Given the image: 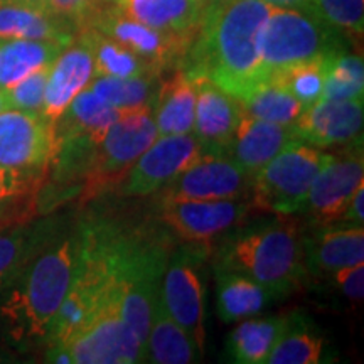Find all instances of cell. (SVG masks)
Masks as SVG:
<instances>
[{
    "label": "cell",
    "instance_id": "30bf717a",
    "mask_svg": "<svg viewBox=\"0 0 364 364\" xmlns=\"http://www.w3.org/2000/svg\"><path fill=\"white\" fill-rule=\"evenodd\" d=\"M248 203L236 199L201 201L159 196L156 216L162 226L184 243L208 245L245 220Z\"/></svg>",
    "mask_w": 364,
    "mask_h": 364
},
{
    "label": "cell",
    "instance_id": "52a82bcc",
    "mask_svg": "<svg viewBox=\"0 0 364 364\" xmlns=\"http://www.w3.org/2000/svg\"><path fill=\"white\" fill-rule=\"evenodd\" d=\"M208 245L186 243L169 255L164 270L159 300L169 316L191 336L199 351L206 344V280L204 262Z\"/></svg>",
    "mask_w": 364,
    "mask_h": 364
},
{
    "label": "cell",
    "instance_id": "277c9868",
    "mask_svg": "<svg viewBox=\"0 0 364 364\" xmlns=\"http://www.w3.org/2000/svg\"><path fill=\"white\" fill-rule=\"evenodd\" d=\"M339 51H346L343 31L327 24L316 12L272 7L260 34L267 76Z\"/></svg>",
    "mask_w": 364,
    "mask_h": 364
},
{
    "label": "cell",
    "instance_id": "d590c367",
    "mask_svg": "<svg viewBox=\"0 0 364 364\" xmlns=\"http://www.w3.org/2000/svg\"><path fill=\"white\" fill-rule=\"evenodd\" d=\"M43 179V174L0 166V220L21 201L34 194Z\"/></svg>",
    "mask_w": 364,
    "mask_h": 364
},
{
    "label": "cell",
    "instance_id": "d6986e66",
    "mask_svg": "<svg viewBox=\"0 0 364 364\" xmlns=\"http://www.w3.org/2000/svg\"><path fill=\"white\" fill-rule=\"evenodd\" d=\"M292 140V127L272 124L241 112L226 156L253 177Z\"/></svg>",
    "mask_w": 364,
    "mask_h": 364
},
{
    "label": "cell",
    "instance_id": "f6af8a7d",
    "mask_svg": "<svg viewBox=\"0 0 364 364\" xmlns=\"http://www.w3.org/2000/svg\"><path fill=\"white\" fill-rule=\"evenodd\" d=\"M230 2V0H204L206 7H216V6H223V4Z\"/></svg>",
    "mask_w": 364,
    "mask_h": 364
},
{
    "label": "cell",
    "instance_id": "ac0fdd59",
    "mask_svg": "<svg viewBox=\"0 0 364 364\" xmlns=\"http://www.w3.org/2000/svg\"><path fill=\"white\" fill-rule=\"evenodd\" d=\"M93 78V51L88 39L78 33L75 41L59 53L51 65L41 117L53 127L56 125L68 105L75 100L76 95L88 88Z\"/></svg>",
    "mask_w": 364,
    "mask_h": 364
},
{
    "label": "cell",
    "instance_id": "60d3db41",
    "mask_svg": "<svg viewBox=\"0 0 364 364\" xmlns=\"http://www.w3.org/2000/svg\"><path fill=\"white\" fill-rule=\"evenodd\" d=\"M268 6L280 9H299V11L316 12L314 9V0H263Z\"/></svg>",
    "mask_w": 364,
    "mask_h": 364
},
{
    "label": "cell",
    "instance_id": "3957f363",
    "mask_svg": "<svg viewBox=\"0 0 364 364\" xmlns=\"http://www.w3.org/2000/svg\"><path fill=\"white\" fill-rule=\"evenodd\" d=\"M215 268L235 272L285 297L307 275L304 231L297 220L273 215L226 231L216 252Z\"/></svg>",
    "mask_w": 364,
    "mask_h": 364
},
{
    "label": "cell",
    "instance_id": "83f0119b",
    "mask_svg": "<svg viewBox=\"0 0 364 364\" xmlns=\"http://www.w3.org/2000/svg\"><path fill=\"white\" fill-rule=\"evenodd\" d=\"M88 39L93 51L95 76H112V78H135V76L161 75L156 68L136 56L118 41L108 38L97 29L85 27L80 31Z\"/></svg>",
    "mask_w": 364,
    "mask_h": 364
},
{
    "label": "cell",
    "instance_id": "d6a6232c",
    "mask_svg": "<svg viewBox=\"0 0 364 364\" xmlns=\"http://www.w3.org/2000/svg\"><path fill=\"white\" fill-rule=\"evenodd\" d=\"M364 95V63L358 54L339 51L326 58L322 100H358Z\"/></svg>",
    "mask_w": 364,
    "mask_h": 364
},
{
    "label": "cell",
    "instance_id": "603a6c76",
    "mask_svg": "<svg viewBox=\"0 0 364 364\" xmlns=\"http://www.w3.org/2000/svg\"><path fill=\"white\" fill-rule=\"evenodd\" d=\"M216 312L223 322H240L258 316L277 297L267 287L240 273L215 268Z\"/></svg>",
    "mask_w": 364,
    "mask_h": 364
},
{
    "label": "cell",
    "instance_id": "ba28073f",
    "mask_svg": "<svg viewBox=\"0 0 364 364\" xmlns=\"http://www.w3.org/2000/svg\"><path fill=\"white\" fill-rule=\"evenodd\" d=\"M159 136L152 105L125 113L110 127L98 145L93 169L86 177V194L95 196L113 182H120L134 162Z\"/></svg>",
    "mask_w": 364,
    "mask_h": 364
},
{
    "label": "cell",
    "instance_id": "6da1fadb",
    "mask_svg": "<svg viewBox=\"0 0 364 364\" xmlns=\"http://www.w3.org/2000/svg\"><path fill=\"white\" fill-rule=\"evenodd\" d=\"M272 6L263 0H230L206 7L198 34L181 66L204 75L236 100L268 80L260 34Z\"/></svg>",
    "mask_w": 364,
    "mask_h": 364
},
{
    "label": "cell",
    "instance_id": "7bdbcfd3",
    "mask_svg": "<svg viewBox=\"0 0 364 364\" xmlns=\"http://www.w3.org/2000/svg\"><path fill=\"white\" fill-rule=\"evenodd\" d=\"M12 2L26 4V6H33V7L44 9V11H48V0H12Z\"/></svg>",
    "mask_w": 364,
    "mask_h": 364
},
{
    "label": "cell",
    "instance_id": "9a60e30c",
    "mask_svg": "<svg viewBox=\"0 0 364 364\" xmlns=\"http://www.w3.org/2000/svg\"><path fill=\"white\" fill-rule=\"evenodd\" d=\"M363 98L321 100L304 108L292 125L294 136L317 149L363 140Z\"/></svg>",
    "mask_w": 364,
    "mask_h": 364
},
{
    "label": "cell",
    "instance_id": "f1b7e54d",
    "mask_svg": "<svg viewBox=\"0 0 364 364\" xmlns=\"http://www.w3.org/2000/svg\"><path fill=\"white\" fill-rule=\"evenodd\" d=\"M51 238L48 223L19 225L0 231V290L11 284L21 268Z\"/></svg>",
    "mask_w": 364,
    "mask_h": 364
},
{
    "label": "cell",
    "instance_id": "e575fe53",
    "mask_svg": "<svg viewBox=\"0 0 364 364\" xmlns=\"http://www.w3.org/2000/svg\"><path fill=\"white\" fill-rule=\"evenodd\" d=\"M321 19L343 33L361 36L364 31V0H314Z\"/></svg>",
    "mask_w": 364,
    "mask_h": 364
},
{
    "label": "cell",
    "instance_id": "1f68e13d",
    "mask_svg": "<svg viewBox=\"0 0 364 364\" xmlns=\"http://www.w3.org/2000/svg\"><path fill=\"white\" fill-rule=\"evenodd\" d=\"M324 343L316 332L304 327L299 317H290L284 334L268 354L270 364H317L322 361Z\"/></svg>",
    "mask_w": 364,
    "mask_h": 364
},
{
    "label": "cell",
    "instance_id": "d4e9b609",
    "mask_svg": "<svg viewBox=\"0 0 364 364\" xmlns=\"http://www.w3.org/2000/svg\"><path fill=\"white\" fill-rule=\"evenodd\" d=\"M68 44L43 39L0 41V90H9L31 73L53 65Z\"/></svg>",
    "mask_w": 364,
    "mask_h": 364
},
{
    "label": "cell",
    "instance_id": "7a4b0ae2",
    "mask_svg": "<svg viewBox=\"0 0 364 364\" xmlns=\"http://www.w3.org/2000/svg\"><path fill=\"white\" fill-rule=\"evenodd\" d=\"M80 231L53 236L0 290V336L17 348L44 344L54 314L75 279Z\"/></svg>",
    "mask_w": 364,
    "mask_h": 364
},
{
    "label": "cell",
    "instance_id": "8992f818",
    "mask_svg": "<svg viewBox=\"0 0 364 364\" xmlns=\"http://www.w3.org/2000/svg\"><path fill=\"white\" fill-rule=\"evenodd\" d=\"M75 364H134L147 361L140 343L122 314L120 295L110 275L93 318L66 344Z\"/></svg>",
    "mask_w": 364,
    "mask_h": 364
},
{
    "label": "cell",
    "instance_id": "484cf974",
    "mask_svg": "<svg viewBox=\"0 0 364 364\" xmlns=\"http://www.w3.org/2000/svg\"><path fill=\"white\" fill-rule=\"evenodd\" d=\"M203 358L191 336L164 309L161 300L152 314L147 336V361L157 364H189Z\"/></svg>",
    "mask_w": 364,
    "mask_h": 364
},
{
    "label": "cell",
    "instance_id": "4fadbf2b",
    "mask_svg": "<svg viewBox=\"0 0 364 364\" xmlns=\"http://www.w3.org/2000/svg\"><path fill=\"white\" fill-rule=\"evenodd\" d=\"M201 156V144L193 132L157 136L120 181L122 196L144 198L156 194Z\"/></svg>",
    "mask_w": 364,
    "mask_h": 364
},
{
    "label": "cell",
    "instance_id": "b9f144b4",
    "mask_svg": "<svg viewBox=\"0 0 364 364\" xmlns=\"http://www.w3.org/2000/svg\"><path fill=\"white\" fill-rule=\"evenodd\" d=\"M46 361H48V363L71 364L70 351H68L66 346H61V344L48 346V351H46Z\"/></svg>",
    "mask_w": 364,
    "mask_h": 364
},
{
    "label": "cell",
    "instance_id": "cb8c5ba5",
    "mask_svg": "<svg viewBox=\"0 0 364 364\" xmlns=\"http://www.w3.org/2000/svg\"><path fill=\"white\" fill-rule=\"evenodd\" d=\"M120 117V112L103 102L90 88H85L68 105V108L54 125L56 142L66 136L83 135L100 145L110 127Z\"/></svg>",
    "mask_w": 364,
    "mask_h": 364
},
{
    "label": "cell",
    "instance_id": "ab89813d",
    "mask_svg": "<svg viewBox=\"0 0 364 364\" xmlns=\"http://www.w3.org/2000/svg\"><path fill=\"white\" fill-rule=\"evenodd\" d=\"M363 203H364V184L359 186L356 194L353 196L351 204H349L348 211H346V215L343 218V223H354V225H363V221H364Z\"/></svg>",
    "mask_w": 364,
    "mask_h": 364
},
{
    "label": "cell",
    "instance_id": "bcb514c9",
    "mask_svg": "<svg viewBox=\"0 0 364 364\" xmlns=\"http://www.w3.org/2000/svg\"><path fill=\"white\" fill-rule=\"evenodd\" d=\"M203 2H204V0H203ZM204 6H206V4H204Z\"/></svg>",
    "mask_w": 364,
    "mask_h": 364
},
{
    "label": "cell",
    "instance_id": "74e56055",
    "mask_svg": "<svg viewBox=\"0 0 364 364\" xmlns=\"http://www.w3.org/2000/svg\"><path fill=\"white\" fill-rule=\"evenodd\" d=\"M103 0H48V11L61 17L78 29H83Z\"/></svg>",
    "mask_w": 364,
    "mask_h": 364
},
{
    "label": "cell",
    "instance_id": "7c38bea8",
    "mask_svg": "<svg viewBox=\"0 0 364 364\" xmlns=\"http://www.w3.org/2000/svg\"><path fill=\"white\" fill-rule=\"evenodd\" d=\"M56 132L38 113L0 112V166L46 174L56 154Z\"/></svg>",
    "mask_w": 364,
    "mask_h": 364
},
{
    "label": "cell",
    "instance_id": "4dcf8cb0",
    "mask_svg": "<svg viewBox=\"0 0 364 364\" xmlns=\"http://www.w3.org/2000/svg\"><path fill=\"white\" fill-rule=\"evenodd\" d=\"M238 103L241 112L247 115L285 127H292L304 112L302 103L272 78L240 98Z\"/></svg>",
    "mask_w": 364,
    "mask_h": 364
},
{
    "label": "cell",
    "instance_id": "8d00e7d4",
    "mask_svg": "<svg viewBox=\"0 0 364 364\" xmlns=\"http://www.w3.org/2000/svg\"><path fill=\"white\" fill-rule=\"evenodd\" d=\"M51 65L41 68V70L31 73L19 83H16L12 88L6 90L9 107L16 110H24L41 115L44 105L46 85H48V76Z\"/></svg>",
    "mask_w": 364,
    "mask_h": 364
},
{
    "label": "cell",
    "instance_id": "2e32d148",
    "mask_svg": "<svg viewBox=\"0 0 364 364\" xmlns=\"http://www.w3.org/2000/svg\"><path fill=\"white\" fill-rule=\"evenodd\" d=\"M191 76L196 85L193 134L201 144L203 154H228L241 115L238 100L208 76Z\"/></svg>",
    "mask_w": 364,
    "mask_h": 364
},
{
    "label": "cell",
    "instance_id": "44dd1931",
    "mask_svg": "<svg viewBox=\"0 0 364 364\" xmlns=\"http://www.w3.org/2000/svg\"><path fill=\"white\" fill-rule=\"evenodd\" d=\"M78 29L49 11L26 4L0 0V41L43 39L71 44Z\"/></svg>",
    "mask_w": 364,
    "mask_h": 364
},
{
    "label": "cell",
    "instance_id": "7402d4cb",
    "mask_svg": "<svg viewBox=\"0 0 364 364\" xmlns=\"http://www.w3.org/2000/svg\"><path fill=\"white\" fill-rule=\"evenodd\" d=\"M196 85L193 76L179 68L169 80L161 81L152 102L159 136L191 134L194 127Z\"/></svg>",
    "mask_w": 364,
    "mask_h": 364
},
{
    "label": "cell",
    "instance_id": "f35d334b",
    "mask_svg": "<svg viewBox=\"0 0 364 364\" xmlns=\"http://www.w3.org/2000/svg\"><path fill=\"white\" fill-rule=\"evenodd\" d=\"M332 282L338 285L346 299L354 304H361L364 297V263L338 270L331 275Z\"/></svg>",
    "mask_w": 364,
    "mask_h": 364
},
{
    "label": "cell",
    "instance_id": "8fae6325",
    "mask_svg": "<svg viewBox=\"0 0 364 364\" xmlns=\"http://www.w3.org/2000/svg\"><path fill=\"white\" fill-rule=\"evenodd\" d=\"M363 140L354 144L344 156L327 157L314 179L302 213L311 226L331 225L343 221L359 186L364 184Z\"/></svg>",
    "mask_w": 364,
    "mask_h": 364
},
{
    "label": "cell",
    "instance_id": "4316f807",
    "mask_svg": "<svg viewBox=\"0 0 364 364\" xmlns=\"http://www.w3.org/2000/svg\"><path fill=\"white\" fill-rule=\"evenodd\" d=\"M289 317L243 318L228 336L226 354L238 364H263L284 334Z\"/></svg>",
    "mask_w": 364,
    "mask_h": 364
},
{
    "label": "cell",
    "instance_id": "5bb4252c",
    "mask_svg": "<svg viewBox=\"0 0 364 364\" xmlns=\"http://www.w3.org/2000/svg\"><path fill=\"white\" fill-rule=\"evenodd\" d=\"M252 181L253 177L226 154H203L174 181L159 191V196L201 201L238 199L250 194Z\"/></svg>",
    "mask_w": 364,
    "mask_h": 364
},
{
    "label": "cell",
    "instance_id": "5b68a950",
    "mask_svg": "<svg viewBox=\"0 0 364 364\" xmlns=\"http://www.w3.org/2000/svg\"><path fill=\"white\" fill-rule=\"evenodd\" d=\"M327 157L314 145L292 140L253 176L250 206L277 216L297 215Z\"/></svg>",
    "mask_w": 364,
    "mask_h": 364
},
{
    "label": "cell",
    "instance_id": "f546056e",
    "mask_svg": "<svg viewBox=\"0 0 364 364\" xmlns=\"http://www.w3.org/2000/svg\"><path fill=\"white\" fill-rule=\"evenodd\" d=\"M159 78L161 75L135 76V78L95 76L88 88L117 112L125 115L152 105L161 85Z\"/></svg>",
    "mask_w": 364,
    "mask_h": 364
},
{
    "label": "cell",
    "instance_id": "ffe728a7",
    "mask_svg": "<svg viewBox=\"0 0 364 364\" xmlns=\"http://www.w3.org/2000/svg\"><path fill=\"white\" fill-rule=\"evenodd\" d=\"M122 14L154 29L172 34H198L204 17L203 0H110Z\"/></svg>",
    "mask_w": 364,
    "mask_h": 364
},
{
    "label": "cell",
    "instance_id": "9c48e42d",
    "mask_svg": "<svg viewBox=\"0 0 364 364\" xmlns=\"http://www.w3.org/2000/svg\"><path fill=\"white\" fill-rule=\"evenodd\" d=\"M85 27L97 29L108 38L118 41L136 56L147 61L150 66L156 68L159 73L176 65L181 66L182 59L196 38V34H172L145 26L122 14L110 0H103Z\"/></svg>",
    "mask_w": 364,
    "mask_h": 364
},
{
    "label": "cell",
    "instance_id": "836d02e7",
    "mask_svg": "<svg viewBox=\"0 0 364 364\" xmlns=\"http://www.w3.org/2000/svg\"><path fill=\"white\" fill-rule=\"evenodd\" d=\"M326 58L275 71L268 78L275 80L287 91H290L304 108H309L311 105L321 102L324 95Z\"/></svg>",
    "mask_w": 364,
    "mask_h": 364
},
{
    "label": "cell",
    "instance_id": "ee69618b",
    "mask_svg": "<svg viewBox=\"0 0 364 364\" xmlns=\"http://www.w3.org/2000/svg\"><path fill=\"white\" fill-rule=\"evenodd\" d=\"M6 108H11V107H9V102H7V95H6V91L0 90V112L6 110Z\"/></svg>",
    "mask_w": 364,
    "mask_h": 364
},
{
    "label": "cell",
    "instance_id": "e0dca14e",
    "mask_svg": "<svg viewBox=\"0 0 364 364\" xmlns=\"http://www.w3.org/2000/svg\"><path fill=\"white\" fill-rule=\"evenodd\" d=\"M304 262L307 275L331 277L343 268L364 262V230L354 223L314 226L304 233Z\"/></svg>",
    "mask_w": 364,
    "mask_h": 364
}]
</instances>
